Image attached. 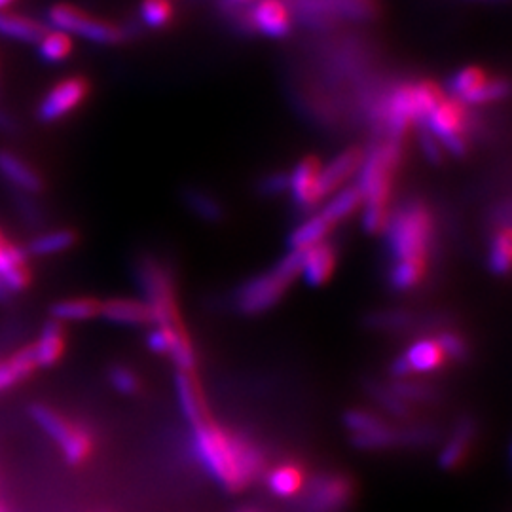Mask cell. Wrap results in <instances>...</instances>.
I'll return each mask as SVG.
<instances>
[{
	"label": "cell",
	"mask_w": 512,
	"mask_h": 512,
	"mask_svg": "<svg viewBox=\"0 0 512 512\" xmlns=\"http://www.w3.org/2000/svg\"><path fill=\"white\" fill-rule=\"evenodd\" d=\"M192 452L220 488L228 494L245 492L264 473L266 458L255 442L205 418L192 425Z\"/></svg>",
	"instance_id": "cell-1"
},
{
	"label": "cell",
	"mask_w": 512,
	"mask_h": 512,
	"mask_svg": "<svg viewBox=\"0 0 512 512\" xmlns=\"http://www.w3.org/2000/svg\"><path fill=\"white\" fill-rule=\"evenodd\" d=\"M401 147L399 143L391 141L387 145L374 148L368 158H363V164L359 167V183L357 188L363 194V226L366 232L376 234L384 230L389 211V192H391V177L399 164Z\"/></svg>",
	"instance_id": "cell-2"
},
{
	"label": "cell",
	"mask_w": 512,
	"mask_h": 512,
	"mask_svg": "<svg viewBox=\"0 0 512 512\" xmlns=\"http://www.w3.org/2000/svg\"><path fill=\"white\" fill-rule=\"evenodd\" d=\"M29 416L38 427L54 440L61 450L67 465L82 467L95 452V437L88 425L78 423L61 410L46 403H33L29 406Z\"/></svg>",
	"instance_id": "cell-3"
},
{
	"label": "cell",
	"mask_w": 512,
	"mask_h": 512,
	"mask_svg": "<svg viewBox=\"0 0 512 512\" xmlns=\"http://www.w3.org/2000/svg\"><path fill=\"white\" fill-rule=\"evenodd\" d=\"M384 230L395 260H425L433 239V219L425 205L420 202L404 205L395 215H389Z\"/></svg>",
	"instance_id": "cell-4"
},
{
	"label": "cell",
	"mask_w": 512,
	"mask_h": 512,
	"mask_svg": "<svg viewBox=\"0 0 512 512\" xmlns=\"http://www.w3.org/2000/svg\"><path fill=\"white\" fill-rule=\"evenodd\" d=\"M302 270V253L291 251L272 272L258 275L247 281L238 294L239 310L247 315H258L272 310L275 304L287 293L294 279Z\"/></svg>",
	"instance_id": "cell-5"
},
{
	"label": "cell",
	"mask_w": 512,
	"mask_h": 512,
	"mask_svg": "<svg viewBox=\"0 0 512 512\" xmlns=\"http://www.w3.org/2000/svg\"><path fill=\"white\" fill-rule=\"evenodd\" d=\"M442 93L431 82H421L416 86H404L391 95L387 122L389 131L397 139L414 122H425L429 112L442 101Z\"/></svg>",
	"instance_id": "cell-6"
},
{
	"label": "cell",
	"mask_w": 512,
	"mask_h": 512,
	"mask_svg": "<svg viewBox=\"0 0 512 512\" xmlns=\"http://www.w3.org/2000/svg\"><path fill=\"white\" fill-rule=\"evenodd\" d=\"M137 275L143 291L147 294L148 306L154 315V323L158 327H167V329H184L177 304H175L171 279L160 268V264L145 258L137 268Z\"/></svg>",
	"instance_id": "cell-7"
},
{
	"label": "cell",
	"mask_w": 512,
	"mask_h": 512,
	"mask_svg": "<svg viewBox=\"0 0 512 512\" xmlns=\"http://www.w3.org/2000/svg\"><path fill=\"white\" fill-rule=\"evenodd\" d=\"M48 21L63 33H73L97 44H114L122 40L120 27L112 25L109 21L93 18L74 4H54L48 10Z\"/></svg>",
	"instance_id": "cell-8"
},
{
	"label": "cell",
	"mask_w": 512,
	"mask_h": 512,
	"mask_svg": "<svg viewBox=\"0 0 512 512\" xmlns=\"http://www.w3.org/2000/svg\"><path fill=\"white\" fill-rule=\"evenodd\" d=\"M355 497V486L349 476L342 473H325L313 478L306 490L304 511L344 512Z\"/></svg>",
	"instance_id": "cell-9"
},
{
	"label": "cell",
	"mask_w": 512,
	"mask_h": 512,
	"mask_svg": "<svg viewBox=\"0 0 512 512\" xmlns=\"http://www.w3.org/2000/svg\"><path fill=\"white\" fill-rule=\"evenodd\" d=\"M90 93V84L84 76H71L57 82L40 101L37 118L44 124H54L78 109Z\"/></svg>",
	"instance_id": "cell-10"
},
{
	"label": "cell",
	"mask_w": 512,
	"mask_h": 512,
	"mask_svg": "<svg viewBox=\"0 0 512 512\" xmlns=\"http://www.w3.org/2000/svg\"><path fill=\"white\" fill-rule=\"evenodd\" d=\"M463 109L456 99H442L435 109L425 118L429 133L437 137L440 147L448 152L463 156L465 154V139H463Z\"/></svg>",
	"instance_id": "cell-11"
},
{
	"label": "cell",
	"mask_w": 512,
	"mask_h": 512,
	"mask_svg": "<svg viewBox=\"0 0 512 512\" xmlns=\"http://www.w3.org/2000/svg\"><path fill=\"white\" fill-rule=\"evenodd\" d=\"M446 353L437 338H423L403 351L391 365V374L399 380H408L416 374H433L446 365Z\"/></svg>",
	"instance_id": "cell-12"
},
{
	"label": "cell",
	"mask_w": 512,
	"mask_h": 512,
	"mask_svg": "<svg viewBox=\"0 0 512 512\" xmlns=\"http://www.w3.org/2000/svg\"><path fill=\"white\" fill-rule=\"evenodd\" d=\"M363 152L359 148H349L340 152L330 164L321 167L319 171V196L321 200L334 194L342 188V184L349 181L353 175H357L359 167L363 164Z\"/></svg>",
	"instance_id": "cell-13"
},
{
	"label": "cell",
	"mask_w": 512,
	"mask_h": 512,
	"mask_svg": "<svg viewBox=\"0 0 512 512\" xmlns=\"http://www.w3.org/2000/svg\"><path fill=\"white\" fill-rule=\"evenodd\" d=\"M306 469L298 461H281L266 473L268 492L279 499H291L306 490Z\"/></svg>",
	"instance_id": "cell-14"
},
{
	"label": "cell",
	"mask_w": 512,
	"mask_h": 512,
	"mask_svg": "<svg viewBox=\"0 0 512 512\" xmlns=\"http://www.w3.org/2000/svg\"><path fill=\"white\" fill-rule=\"evenodd\" d=\"M0 177H4L18 192L40 194L44 190V181L37 169L4 148H0Z\"/></svg>",
	"instance_id": "cell-15"
},
{
	"label": "cell",
	"mask_w": 512,
	"mask_h": 512,
	"mask_svg": "<svg viewBox=\"0 0 512 512\" xmlns=\"http://www.w3.org/2000/svg\"><path fill=\"white\" fill-rule=\"evenodd\" d=\"M251 19L266 37L281 38L291 31V16L283 0H256Z\"/></svg>",
	"instance_id": "cell-16"
},
{
	"label": "cell",
	"mask_w": 512,
	"mask_h": 512,
	"mask_svg": "<svg viewBox=\"0 0 512 512\" xmlns=\"http://www.w3.org/2000/svg\"><path fill=\"white\" fill-rule=\"evenodd\" d=\"M37 368L33 344L19 348L8 357H0V393L27 382Z\"/></svg>",
	"instance_id": "cell-17"
},
{
	"label": "cell",
	"mask_w": 512,
	"mask_h": 512,
	"mask_svg": "<svg viewBox=\"0 0 512 512\" xmlns=\"http://www.w3.org/2000/svg\"><path fill=\"white\" fill-rule=\"evenodd\" d=\"M33 348H35V361L38 368H52L57 365L67 349L65 325L55 319L46 321Z\"/></svg>",
	"instance_id": "cell-18"
},
{
	"label": "cell",
	"mask_w": 512,
	"mask_h": 512,
	"mask_svg": "<svg viewBox=\"0 0 512 512\" xmlns=\"http://www.w3.org/2000/svg\"><path fill=\"white\" fill-rule=\"evenodd\" d=\"M101 317H105L114 325L126 327H141L154 323L150 306L141 300L131 298H110L107 302H101Z\"/></svg>",
	"instance_id": "cell-19"
},
{
	"label": "cell",
	"mask_w": 512,
	"mask_h": 512,
	"mask_svg": "<svg viewBox=\"0 0 512 512\" xmlns=\"http://www.w3.org/2000/svg\"><path fill=\"white\" fill-rule=\"evenodd\" d=\"M319 171L321 165L315 158H306L294 167L289 175V188L293 192L294 202L302 207H313L319 203Z\"/></svg>",
	"instance_id": "cell-20"
},
{
	"label": "cell",
	"mask_w": 512,
	"mask_h": 512,
	"mask_svg": "<svg viewBox=\"0 0 512 512\" xmlns=\"http://www.w3.org/2000/svg\"><path fill=\"white\" fill-rule=\"evenodd\" d=\"M177 397L183 410L184 418L190 425L209 418V410L203 401L202 387L198 384L192 370H177Z\"/></svg>",
	"instance_id": "cell-21"
},
{
	"label": "cell",
	"mask_w": 512,
	"mask_h": 512,
	"mask_svg": "<svg viewBox=\"0 0 512 512\" xmlns=\"http://www.w3.org/2000/svg\"><path fill=\"white\" fill-rule=\"evenodd\" d=\"M475 435V420L465 418V420L459 421L458 427L452 433V437L442 446V452H440L439 456L440 469H444V471L458 469L459 465L467 458Z\"/></svg>",
	"instance_id": "cell-22"
},
{
	"label": "cell",
	"mask_w": 512,
	"mask_h": 512,
	"mask_svg": "<svg viewBox=\"0 0 512 512\" xmlns=\"http://www.w3.org/2000/svg\"><path fill=\"white\" fill-rule=\"evenodd\" d=\"M334 262H336L334 249L330 247L329 243L323 241L302 253L300 274L304 275V279L311 287H321L329 281L332 270H334Z\"/></svg>",
	"instance_id": "cell-23"
},
{
	"label": "cell",
	"mask_w": 512,
	"mask_h": 512,
	"mask_svg": "<svg viewBox=\"0 0 512 512\" xmlns=\"http://www.w3.org/2000/svg\"><path fill=\"white\" fill-rule=\"evenodd\" d=\"M48 33V27L37 19L21 16L16 12L0 10V35L21 42H40Z\"/></svg>",
	"instance_id": "cell-24"
},
{
	"label": "cell",
	"mask_w": 512,
	"mask_h": 512,
	"mask_svg": "<svg viewBox=\"0 0 512 512\" xmlns=\"http://www.w3.org/2000/svg\"><path fill=\"white\" fill-rule=\"evenodd\" d=\"M52 319L55 321H90L101 315V302L97 298L82 296V298H67L59 300L50 308Z\"/></svg>",
	"instance_id": "cell-25"
},
{
	"label": "cell",
	"mask_w": 512,
	"mask_h": 512,
	"mask_svg": "<svg viewBox=\"0 0 512 512\" xmlns=\"http://www.w3.org/2000/svg\"><path fill=\"white\" fill-rule=\"evenodd\" d=\"M330 228H332V224L321 213L313 215L304 224H300L293 234L289 236L291 251L304 253V251H308L311 247L323 243L330 232Z\"/></svg>",
	"instance_id": "cell-26"
},
{
	"label": "cell",
	"mask_w": 512,
	"mask_h": 512,
	"mask_svg": "<svg viewBox=\"0 0 512 512\" xmlns=\"http://www.w3.org/2000/svg\"><path fill=\"white\" fill-rule=\"evenodd\" d=\"M361 203H363V194L357 188V184L348 186V188H342V190L334 192V196L330 198L329 203L323 207L321 215L329 220L330 224H336L338 220L353 215L359 209Z\"/></svg>",
	"instance_id": "cell-27"
},
{
	"label": "cell",
	"mask_w": 512,
	"mask_h": 512,
	"mask_svg": "<svg viewBox=\"0 0 512 512\" xmlns=\"http://www.w3.org/2000/svg\"><path fill=\"white\" fill-rule=\"evenodd\" d=\"M78 236L73 230H54V232H46L40 234L35 239H31V243L25 247L27 255L48 256L69 251L71 247L76 245Z\"/></svg>",
	"instance_id": "cell-28"
},
{
	"label": "cell",
	"mask_w": 512,
	"mask_h": 512,
	"mask_svg": "<svg viewBox=\"0 0 512 512\" xmlns=\"http://www.w3.org/2000/svg\"><path fill=\"white\" fill-rule=\"evenodd\" d=\"M425 274V260L420 258H404L397 260L391 274H389V283L395 291L406 293L414 289Z\"/></svg>",
	"instance_id": "cell-29"
},
{
	"label": "cell",
	"mask_w": 512,
	"mask_h": 512,
	"mask_svg": "<svg viewBox=\"0 0 512 512\" xmlns=\"http://www.w3.org/2000/svg\"><path fill=\"white\" fill-rule=\"evenodd\" d=\"M38 44H40L38 54L48 63L65 61L73 52V40L63 31H59V33H50L48 31Z\"/></svg>",
	"instance_id": "cell-30"
},
{
	"label": "cell",
	"mask_w": 512,
	"mask_h": 512,
	"mask_svg": "<svg viewBox=\"0 0 512 512\" xmlns=\"http://www.w3.org/2000/svg\"><path fill=\"white\" fill-rule=\"evenodd\" d=\"M512 258V239L511 228L505 226L503 230H499L495 234L494 243H492V251H490V266L494 270V274H509Z\"/></svg>",
	"instance_id": "cell-31"
},
{
	"label": "cell",
	"mask_w": 512,
	"mask_h": 512,
	"mask_svg": "<svg viewBox=\"0 0 512 512\" xmlns=\"http://www.w3.org/2000/svg\"><path fill=\"white\" fill-rule=\"evenodd\" d=\"M509 93V84L507 80H484L478 88L469 93L467 97H463V103H471V105H480V103H492L499 101L503 97H507Z\"/></svg>",
	"instance_id": "cell-32"
},
{
	"label": "cell",
	"mask_w": 512,
	"mask_h": 512,
	"mask_svg": "<svg viewBox=\"0 0 512 512\" xmlns=\"http://www.w3.org/2000/svg\"><path fill=\"white\" fill-rule=\"evenodd\" d=\"M109 382L122 395H137L141 391V378L129 366H110Z\"/></svg>",
	"instance_id": "cell-33"
},
{
	"label": "cell",
	"mask_w": 512,
	"mask_h": 512,
	"mask_svg": "<svg viewBox=\"0 0 512 512\" xmlns=\"http://www.w3.org/2000/svg\"><path fill=\"white\" fill-rule=\"evenodd\" d=\"M0 279L4 281V285L8 287V291L12 294L23 293L29 289L31 281H33V274L29 268L27 260L16 262L14 266H10L4 274H0Z\"/></svg>",
	"instance_id": "cell-34"
},
{
	"label": "cell",
	"mask_w": 512,
	"mask_h": 512,
	"mask_svg": "<svg viewBox=\"0 0 512 512\" xmlns=\"http://www.w3.org/2000/svg\"><path fill=\"white\" fill-rule=\"evenodd\" d=\"M141 16L148 27L160 29L167 25L173 16V6L169 0H145L141 6Z\"/></svg>",
	"instance_id": "cell-35"
},
{
	"label": "cell",
	"mask_w": 512,
	"mask_h": 512,
	"mask_svg": "<svg viewBox=\"0 0 512 512\" xmlns=\"http://www.w3.org/2000/svg\"><path fill=\"white\" fill-rule=\"evenodd\" d=\"M391 391L401 397L404 403H435L437 401V393L431 387L425 385L414 384V382H397L391 387Z\"/></svg>",
	"instance_id": "cell-36"
},
{
	"label": "cell",
	"mask_w": 512,
	"mask_h": 512,
	"mask_svg": "<svg viewBox=\"0 0 512 512\" xmlns=\"http://www.w3.org/2000/svg\"><path fill=\"white\" fill-rule=\"evenodd\" d=\"M484 80H486L484 71H480V69H476V67H467V69L459 71V73L452 78L450 90H452V93H454L458 99H463V97H467L469 93L473 92L475 88H478Z\"/></svg>",
	"instance_id": "cell-37"
},
{
	"label": "cell",
	"mask_w": 512,
	"mask_h": 512,
	"mask_svg": "<svg viewBox=\"0 0 512 512\" xmlns=\"http://www.w3.org/2000/svg\"><path fill=\"white\" fill-rule=\"evenodd\" d=\"M370 395L380 404H384L385 410H389L395 418H408L410 416V406L404 403L401 397H397L391 389H385L380 385H374L370 389Z\"/></svg>",
	"instance_id": "cell-38"
},
{
	"label": "cell",
	"mask_w": 512,
	"mask_h": 512,
	"mask_svg": "<svg viewBox=\"0 0 512 512\" xmlns=\"http://www.w3.org/2000/svg\"><path fill=\"white\" fill-rule=\"evenodd\" d=\"M188 203L190 207L205 220H219L222 217V209H220L219 202L215 198H211L205 192H190L188 194Z\"/></svg>",
	"instance_id": "cell-39"
},
{
	"label": "cell",
	"mask_w": 512,
	"mask_h": 512,
	"mask_svg": "<svg viewBox=\"0 0 512 512\" xmlns=\"http://www.w3.org/2000/svg\"><path fill=\"white\" fill-rule=\"evenodd\" d=\"M437 342H439L440 348L446 353L448 359L465 361L467 355H469L467 344L463 342V338L456 334V332H442L439 338H437Z\"/></svg>",
	"instance_id": "cell-40"
},
{
	"label": "cell",
	"mask_w": 512,
	"mask_h": 512,
	"mask_svg": "<svg viewBox=\"0 0 512 512\" xmlns=\"http://www.w3.org/2000/svg\"><path fill=\"white\" fill-rule=\"evenodd\" d=\"M420 145L421 148H423V154H425L431 162H440L444 148L440 147L437 137H433L429 131H423L420 137Z\"/></svg>",
	"instance_id": "cell-41"
},
{
	"label": "cell",
	"mask_w": 512,
	"mask_h": 512,
	"mask_svg": "<svg viewBox=\"0 0 512 512\" xmlns=\"http://www.w3.org/2000/svg\"><path fill=\"white\" fill-rule=\"evenodd\" d=\"M262 188H264V192H266V194H279V192H285V190L289 188V177H287V175H283V173L270 175L268 179H264Z\"/></svg>",
	"instance_id": "cell-42"
},
{
	"label": "cell",
	"mask_w": 512,
	"mask_h": 512,
	"mask_svg": "<svg viewBox=\"0 0 512 512\" xmlns=\"http://www.w3.org/2000/svg\"><path fill=\"white\" fill-rule=\"evenodd\" d=\"M0 131H4V133H14L16 131L14 116L4 109H0Z\"/></svg>",
	"instance_id": "cell-43"
},
{
	"label": "cell",
	"mask_w": 512,
	"mask_h": 512,
	"mask_svg": "<svg viewBox=\"0 0 512 512\" xmlns=\"http://www.w3.org/2000/svg\"><path fill=\"white\" fill-rule=\"evenodd\" d=\"M253 2H256V0H222V4L226 8H241V6H249Z\"/></svg>",
	"instance_id": "cell-44"
},
{
	"label": "cell",
	"mask_w": 512,
	"mask_h": 512,
	"mask_svg": "<svg viewBox=\"0 0 512 512\" xmlns=\"http://www.w3.org/2000/svg\"><path fill=\"white\" fill-rule=\"evenodd\" d=\"M12 296H14V294L8 291V287H6V285H4V281L0 279V302H8Z\"/></svg>",
	"instance_id": "cell-45"
},
{
	"label": "cell",
	"mask_w": 512,
	"mask_h": 512,
	"mask_svg": "<svg viewBox=\"0 0 512 512\" xmlns=\"http://www.w3.org/2000/svg\"><path fill=\"white\" fill-rule=\"evenodd\" d=\"M6 241H8V239H6V236H4V232L0 230V243H6Z\"/></svg>",
	"instance_id": "cell-46"
},
{
	"label": "cell",
	"mask_w": 512,
	"mask_h": 512,
	"mask_svg": "<svg viewBox=\"0 0 512 512\" xmlns=\"http://www.w3.org/2000/svg\"><path fill=\"white\" fill-rule=\"evenodd\" d=\"M239 512H258V511H255V509H243V511H239Z\"/></svg>",
	"instance_id": "cell-47"
},
{
	"label": "cell",
	"mask_w": 512,
	"mask_h": 512,
	"mask_svg": "<svg viewBox=\"0 0 512 512\" xmlns=\"http://www.w3.org/2000/svg\"><path fill=\"white\" fill-rule=\"evenodd\" d=\"M0 512H6V509H4V505H2V503H0Z\"/></svg>",
	"instance_id": "cell-48"
}]
</instances>
